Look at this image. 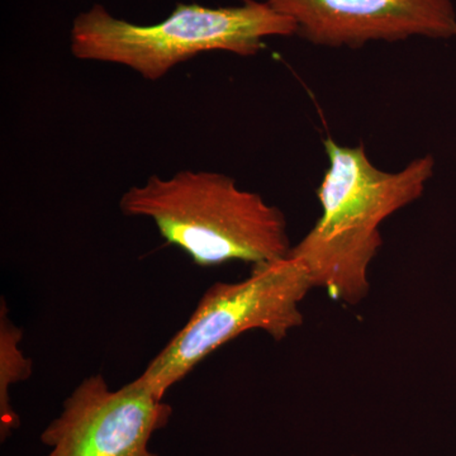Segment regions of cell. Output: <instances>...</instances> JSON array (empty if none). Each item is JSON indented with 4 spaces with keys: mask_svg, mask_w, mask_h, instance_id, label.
<instances>
[{
    "mask_svg": "<svg viewBox=\"0 0 456 456\" xmlns=\"http://www.w3.org/2000/svg\"><path fill=\"white\" fill-rule=\"evenodd\" d=\"M170 404L128 383L110 391L101 374L86 378L66 398L61 415L42 432L46 456H159L156 431L169 424Z\"/></svg>",
    "mask_w": 456,
    "mask_h": 456,
    "instance_id": "obj_4",
    "label": "cell"
},
{
    "mask_svg": "<svg viewBox=\"0 0 456 456\" xmlns=\"http://www.w3.org/2000/svg\"><path fill=\"white\" fill-rule=\"evenodd\" d=\"M353 456H355V455H353Z\"/></svg>",
    "mask_w": 456,
    "mask_h": 456,
    "instance_id": "obj_8",
    "label": "cell"
},
{
    "mask_svg": "<svg viewBox=\"0 0 456 456\" xmlns=\"http://www.w3.org/2000/svg\"><path fill=\"white\" fill-rule=\"evenodd\" d=\"M297 35L292 20L264 0H242L231 7L175 5L154 25H136L94 4L74 18L70 51L82 61L123 66L149 82H159L175 66L207 53L248 57L270 37Z\"/></svg>",
    "mask_w": 456,
    "mask_h": 456,
    "instance_id": "obj_2",
    "label": "cell"
},
{
    "mask_svg": "<svg viewBox=\"0 0 456 456\" xmlns=\"http://www.w3.org/2000/svg\"><path fill=\"white\" fill-rule=\"evenodd\" d=\"M317 46L359 49L369 42L456 36L452 0H264Z\"/></svg>",
    "mask_w": 456,
    "mask_h": 456,
    "instance_id": "obj_6",
    "label": "cell"
},
{
    "mask_svg": "<svg viewBox=\"0 0 456 456\" xmlns=\"http://www.w3.org/2000/svg\"><path fill=\"white\" fill-rule=\"evenodd\" d=\"M23 332L8 317L7 303L0 305V425L2 439L18 426V416L12 408L9 388L28 379L32 374L31 359L20 350Z\"/></svg>",
    "mask_w": 456,
    "mask_h": 456,
    "instance_id": "obj_7",
    "label": "cell"
},
{
    "mask_svg": "<svg viewBox=\"0 0 456 456\" xmlns=\"http://www.w3.org/2000/svg\"><path fill=\"white\" fill-rule=\"evenodd\" d=\"M314 289L307 270L287 256L251 269L236 283H215L196 311L132 384L159 399L213 351L248 331L260 330L281 341L305 323L301 303Z\"/></svg>",
    "mask_w": 456,
    "mask_h": 456,
    "instance_id": "obj_3",
    "label": "cell"
},
{
    "mask_svg": "<svg viewBox=\"0 0 456 456\" xmlns=\"http://www.w3.org/2000/svg\"><path fill=\"white\" fill-rule=\"evenodd\" d=\"M119 208L127 217L154 222L167 244L202 268L272 263L287 257L293 246L278 207L216 171L150 176L123 193Z\"/></svg>",
    "mask_w": 456,
    "mask_h": 456,
    "instance_id": "obj_1",
    "label": "cell"
},
{
    "mask_svg": "<svg viewBox=\"0 0 456 456\" xmlns=\"http://www.w3.org/2000/svg\"><path fill=\"white\" fill-rule=\"evenodd\" d=\"M329 167L317 189L321 216L314 228L322 233L380 236V224L424 194L434 175L435 159L421 156L402 170L378 169L364 145L325 141Z\"/></svg>",
    "mask_w": 456,
    "mask_h": 456,
    "instance_id": "obj_5",
    "label": "cell"
}]
</instances>
